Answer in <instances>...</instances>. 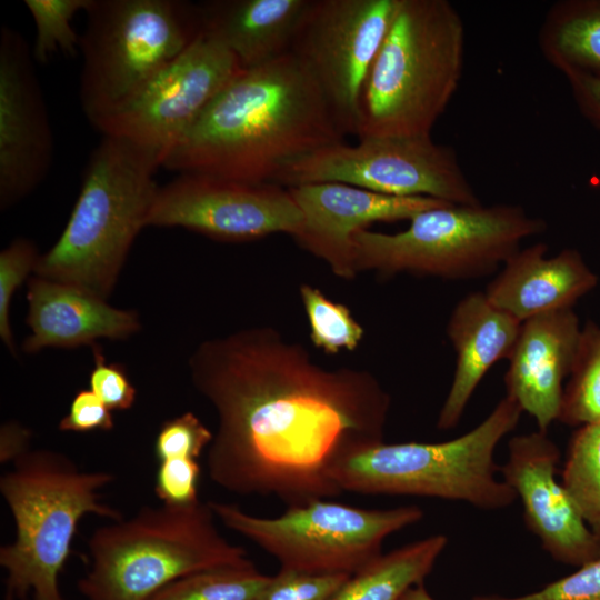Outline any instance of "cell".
<instances>
[{
	"instance_id": "cell-6",
	"label": "cell",
	"mask_w": 600,
	"mask_h": 600,
	"mask_svg": "<svg viewBox=\"0 0 600 600\" xmlns=\"http://www.w3.org/2000/svg\"><path fill=\"white\" fill-rule=\"evenodd\" d=\"M216 518L210 501L162 503L96 529L79 591L87 600H148L187 574L249 561L244 548L218 531Z\"/></svg>"
},
{
	"instance_id": "cell-9",
	"label": "cell",
	"mask_w": 600,
	"mask_h": 600,
	"mask_svg": "<svg viewBox=\"0 0 600 600\" xmlns=\"http://www.w3.org/2000/svg\"><path fill=\"white\" fill-rule=\"evenodd\" d=\"M80 40V100L93 123L132 98L201 30L198 6L176 0H90Z\"/></svg>"
},
{
	"instance_id": "cell-36",
	"label": "cell",
	"mask_w": 600,
	"mask_h": 600,
	"mask_svg": "<svg viewBox=\"0 0 600 600\" xmlns=\"http://www.w3.org/2000/svg\"><path fill=\"white\" fill-rule=\"evenodd\" d=\"M113 427L112 411L90 389L74 394L58 424L59 430L71 432L109 431Z\"/></svg>"
},
{
	"instance_id": "cell-41",
	"label": "cell",
	"mask_w": 600,
	"mask_h": 600,
	"mask_svg": "<svg viewBox=\"0 0 600 600\" xmlns=\"http://www.w3.org/2000/svg\"><path fill=\"white\" fill-rule=\"evenodd\" d=\"M24 600H29V598L24 599Z\"/></svg>"
},
{
	"instance_id": "cell-31",
	"label": "cell",
	"mask_w": 600,
	"mask_h": 600,
	"mask_svg": "<svg viewBox=\"0 0 600 600\" xmlns=\"http://www.w3.org/2000/svg\"><path fill=\"white\" fill-rule=\"evenodd\" d=\"M349 574L308 573L280 568L251 600H329Z\"/></svg>"
},
{
	"instance_id": "cell-16",
	"label": "cell",
	"mask_w": 600,
	"mask_h": 600,
	"mask_svg": "<svg viewBox=\"0 0 600 600\" xmlns=\"http://www.w3.org/2000/svg\"><path fill=\"white\" fill-rule=\"evenodd\" d=\"M560 450L540 430L512 437L501 479L522 504L527 528L556 561L581 567L600 558V539L556 479Z\"/></svg>"
},
{
	"instance_id": "cell-19",
	"label": "cell",
	"mask_w": 600,
	"mask_h": 600,
	"mask_svg": "<svg viewBox=\"0 0 600 600\" xmlns=\"http://www.w3.org/2000/svg\"><path fill=\"white\" fill-rule=\"evenodd\" d=\"M29 336L24 353L44 348L93 346L99 339L124 340L140 328L137 311L110 306L77 286L36 276L27 290Z\"/></svg>"
},
{
	"instance_id": "cell-33",
	"label": "cell",
	"mask_w": 600,
	"mask_h": 600,
	"mask_svg": "<svg viewBox=\"0 0 600 600\" xmlns=\"http://www.w3.org/2000/svg\"><path fill=\"white\" fill-rule=\"evenodd\" d=\"M471 600H600V558L532 593L519 597L478 594Z\"/></svg>"
},
{
	"instance_id": "cell-28",
	"label": "cell",
	"mask_w": 600,
	"mask_h": 600,
	"mask_svg": "<svg viewBox=\"0 0 600 600\" xmlns=\"http://www.w3.org/2000/svg\"><path fill=\"white\" fill-rule=\"evenodd\" d=\"M300 299L310 326L312 343L328 354L354 350L364 337L350 309L328 298L319 288L302 283Z\"/></svg>"
},
{
	"instance_id": "cell-22",
	"label": "cell",
	"mask_w": 600,
	"mask_h": 600,
	"mask_svg": "<svg viewBox=\"0 0 600 600\" xmlns=\"http://www.w3.org/2000/svg\"><path fill=\"white\" fill-rule=\"evenodd\" d=\"M311 0H216L198 4L201 29L221 42L242 69L290 52Z\"/></svg>"
},
{
	"instance_id": "cell-20",
	"label": "cell",
	"mask_w": 600,
	"mask_h": 600,
	"mask_svg": "<svg viewBox=\"0 0 600 600\" xmlns=\"http://www.w3.org/2000/svg\"><path fill=\"white\" fill-rule=\"evenodd\" d=\"M548 244L520 248L500 268L483 291L488 300L520 322L572 309L594 289L599 278L573 248L547 257Z\"/></svg>"
},
{
	"instance_id": "cell-26",
	"label": "cell",
	"mask_w": 600,
	"mask_h": 600,
	"mask_svg": "<svg viewBox=\"0 0 600 600\" xmlns=\"http://www.w3.org/2000/svg\"><path fill=\"white\" fill-rule=\"evenodd\" d=\"M268 578L249 560L187 574L148 600H251Z\"/></svg>"
},
{
	"instance_id": "cell-27",
	"label": "cell",
	"mask_w": 600,
	"mask_h": 600,
	"mask_svg": "<svg viewBox=\"0 0 600 600\" xmlns=\"http://www.w3.org/2000/svg\"><path fill=\"white\" fill-rule=\"evenodd\" d=\"M561 483L589 526L600 519V421L571 436Z\"/></svg>"
},
{
	"instance_id": "cell-40",
	"label": "cell",
	"mask_w": 600,
	"mask_h": 600,
	"mask_svg": "<svg viewBox=\"0 0 600 600\" xmlns=\"http://www.w3.org/2000/svg\"><path fill=\"white\" fill-rule=\"evenodd\" d=\"M590 528L592 529V531L598 536V538L600 539V519H598L597 521H594L593 523L590 524Z\"/></svg>"
},
{
	"instance_id": "cell-34",
	"label": "cell",
	"mask_w": 600,
	"mask_h": 600,
	"mask_svg": "<svg viewBox=\"0 0 600 600\" xmlns=\"http://www.w3.org/2000/svg\"><path fill=\"white\" fill-rule=\"evenodd\" d=\"M93 367L89 374V389L111 410H129L137 396L126 369L109 362L99 344L92 346Z\"/></svg>"
},
{
	"instance_id": "cell-7",
	"label": "cell",
	"mask_w": 600,
	"mask_h": 600,
	"mask_svg": "<svg viewBox=\"0 0 600 600\" xmlns=\"http://www.w3.org/2000/svg\"><path fill=\"white\" fill-rule=\"evenodd\" d=\"M522 412L504 396L482 422L456 439L367 446L343 457L332 480L342 492L439 498L482 510L508 508L518 498L497 478L494 450L517 428Z\"/></svg>"
},
{
	"instance_id": "cell-30",
	"label": "cell",
	"mask_w": 600,
	"mask_h": 600,
	"mask_svg": "<svg viewBox=\"0 0 600 600\" xmlns=\"http://www.w3.org/2000/svg\"><path fill=\"white\" fill-rule=\"evenodd\" d=\"M40 254L34 243L17 238L0 252V338L17 357V348L9 320L10 303L18 288L34 272Z\"/></svg>"
},
{
	"instance_id": "cell-21",
	"label": "cell",
	"mask_w": 600,
	"mask_h": 600,
	"mask_svg": "<svg viewBox=\"0 0 600 600\" xmlns=\"http://www.w3.org/2000/svg\"><path fill=\"white\" fill-rule=\"evenodd\" d=\"M521 323L493 306L484 292H471L458 301L447 323L456 370L438 414V429L449 430L459 423L484 374L496 362L510 358Z\"/></svg>"
},
{
	"instance_id": "cell-17",
	"label": "cell",
	"mask_w": 600,
	"mask_h": 600,
	"mask_svg": "<svg viewBox=\"0 0 600 600\" xmlns=\"http://www.w3.org/2000/svg\"><path fill=\"white\" fill-rule=\"evenodd\" d=\"M302 213L291 237L304 250L326 261L342 279L358 273L353 262V234L373 222L410 220L444 201L428 197H397L339 182L288 188Z\"/></svg>"
},
{
	"instance_id": "cell-14",
	"label": "cell",
	"mask_w": 600,
	"mask_h": 600,
	"mask_svg": "<svg viewBox=\"0 0 600 600\" xmlns=\"http://www.w3.org/2000/svg\"><path fill=\"white\" fill-rule=\"evenodd\" d=\"M302 213L288 188L200 173L160 187L147 227L184 228L224 241L294 234Z\"/></svg>"
},
{
	"instance_id": "cell-11",
	"label": "cell",
	"mask_w": 600,
	"mask_h": 600,
	"mask_svg": "<svg viewBox=\"0 0 600 600\" xmlns=\"http://www.w3.org/2000/svg\"><path fill=\"white\" fill-rule=\"evenodd\" d=\"M339 182L397 197L481 204L453 148L431 136H373L334 143L287 164L273 183L284 188Z\"/></svg>"
},
{
	"instance_id": "cell-35",
	"label": "cell",
	"mask_w": 600,
	"mask_h": 600,
	"mask_svg": "<svg viewBox=\"0 0 600 600\" xmlns=\"http://www.w3.org/2000/svg\"><path fill=\"white\" fill-rule=\"evenodd\" d=\"M201 468L197 459L158 461L154 493L168 506H187L199 501L198 487Z\"/></svg>"
},
{
	"instance_id": "cell-25",
	"label": "cell",
	"mask_w": 600,
	"mask_h": 600,
	"mask_svg": "<svg viewBox=\"0 0 600 600\" xmlns=\"http://www.w3.org/2000/svg\"><path fill=\"white\" fill-rule=\"evenodd\" d=\"M558 421L571 427L600 421V326L593 321L581 328Z\"/></svg>"
},
{
	"instance_id": "cell-15",
	"label": "cell",
	"mask_w": 600,
	"mask_h": 600,
	"mask_svg": "<svg viewBox=\"0 0 600 600\" xmlns=\"http://www.w3.org/2000/svg\"><path fill=\"white\" fill-rule=\"evenodd\" d=\"M32 52L3 27L0 38V207L16 204L44 179L53 152L48 111Z\"/></svg>"
},
{
	"instance_id": "cell-8",
	"label": "cell",
	"mask_w": 600,
	"mask_h": 600,
	"mask_svg": "<svg viewBox=\"0 0 600 600\" xmlns=\"http://www.w3.org/2000/svg\"><path fill=\"white\" fill-rule=\"evenodd\" d=\"M546 229L542 218L519 204L443 203L416 214L397 233L357 231L353 262L357 273L471 280L500 270L523 240Z\"/></svg>"
},
{
	"instance_id": "cell-13",
	"label": "cell",
	"mask_w": 600,
	"mask_h": 600,
	"mask_svg": "<svg viewBox=\"0 0 600 600\" xmlns=\"http://www.w3.org/2000/svg\"><path fill=\"white\" fill-rule=\"evenodd\" d=\"M241 70L232 52L201 29L132 98L92 124L102 136L122 138L158 152L163 161Z\"/></svg>"
},
{
	"instance_id": "cell-29",
	"label": "cell",
	"mask_w": 600,
	"mask_h": 600,
	"mask_svg": "<svg viewBox=\"0 0 600 600\" xmlns=\"http://www.w3.org/2000/svg\"><path fill=\"white\" fill-rule=\"evenodd\" d=\"M90 0H26L36 24L33 59L47 62L56 52L74 56L81 37L71 26L78 11H86Z\"/></svg>"
},
{
	"instance_id": "cell-24",
	"label": "cell",
	"mask_w": 600,
	"mask_h": 600,
	"mask_svg": "<svg viewBox=\"0 0 600 600\" xmlns=\"http://www.w3.org/2000/svg\"><path fill=\"white\" fill-rule=\"evenodd\" d=\"M448 544L433 534L381 554L351 574L329 600H400L412 587L423 584Z\"/></svg>"
},
{
	"instance_id": "cell-32",
	"label": "cell",
	"mask_w": 600,
	"mask_h": 600,
	"mask_svg": "<svg viewBox=\"0 0 600 600\" xmlns=\"http://www.w3.org/2000/svg\"><path fill=\"white\" fill-rule=\"evenodd\" d=\"M213 432L191 411L166 420L154 440L157 461L197 459L208 449Z\"/></svg>"
},
{
	"instance_id": "cell-5",
	"label": "cell",
	"mask_w": 600,
	"mask_h": 600,
	"mask_svg": "<svg viewBox=\"0 0 600 600\" xmlns=\"http://www.w3.org/2000/svg\"><path fill=\"white\" fill-rule=\"evenodd\" d=\"M0 479V492L14 521L16 537L0 549L7 571L6 600H64L59 577L71 552L80 520L96 514L123 518L101 502L106 471H83L68 456L30 449Z\"/></svg>"
},
{
	"instance_id": "cell-18",
	"label": "cell",
	"mask_w": 600,
	"mask_h": 600,
	"mask_svg": "<svg viewBox=\"0 0 600 600\" xmlns=\"http://www.w3.org/2000/svg\"><path fill=\"white\" fill-rule=\"evenodd\" d=\"M573 309L532 317L521 323L504 374L506 396L548 432L558 420L563 381L569 377L581 333Z\"/></svg>"
},
{
	"instance_id": "cell-10",
	"label": "cell",
	"mask_w": 600,
	"mask_h": 600,
	"mask_svg": "<svg viewBox=\"0 0 600 600\" xmlns=\"http://www.w3.org/2000/svg\"><path fill=\"white\" fill-rule=\"evenodd\" d=\"M229 529L273 556L281 568L308 573L353 574L382 554L383 540L419 522L417 506L362 509L326 499L288 507L276 518H260L233 503L210 501Z\"/></svg>"
},
{
	"instance_id": "cell-23",
	"label": "cell",
	"mask_w": 600,
	"mask_h": 600,
	"mask_svg": "<svg viewBox=\"0 0 600 600\" xmlns=\"http://www.w3.org/2000/svg\"><path fill=\"white\" fill-rule=\"evenodd\" d=\"M544 60L566 78L600 80V0H559L538 30Z\"/></svg>"
},
{
	"instance_id": "cell-3",
	"label": "cell",
	"mask_w": 600,
	"mask_h": 600,
	"mask_svg": "<svg viewBox=\"0 0 600 600\" xmlns=\"http://www.w3.org/2000/svg\"><path fill=\"white\" fill-rule=\"evenodd\" d=\"M161 156L129 140L102 136L87 163L69 220L40 254L36 276L70 283L108 300L159 186Z\"/></svg>"
},
{
	"instance_id": "cell-1",
	"label": "cell",
	"mask_w": 600,
	"mask_h": 600,
	"mask_svg": "<svg viewBox=\"0 0 600 600\" xmlns=\"http://www.w3.org/2000/svg\"><path fill=\"white\" fill-rule=\"evenodd\" d=\"M188 366L217 416L208 473L229 492L274 496L288 507L337 497L336 464L383 442L391 397L378 378L324 368L270 326L206 340Z\"/></svg>"
},
{
	"instance_id": "cell-12",
	"label": "cell",
	"mask_w": 600,
	"mask_h": 600,
	"mask_svg": "<svg viewBox=\"0 0 600 600\" xmlns=\"http://www.w3.org/2000/svg\"><path fill=\"white\" fill-rule=\"evenodd\" d=\"M400 0H311L290 53L326 99L340 130L357 134L368 72Z\"/></svg>"
},
{
	"instance_id": "cell-2",
	"label": "cell",
	"mask_w": 600,
	"mask_h": 600,
	"mask_svg": "<svg viewBox=\"0 0 600 600\" xmlns=\"http://www.w3.org/2000/svg\"><path fill=\"white\" fill-rule=\"evenodd\" d=\"M344 137L317 83L289 52L242 69L167 153L162 167L273 183L290 162Z\"/></svg>"
},
{
	"instance_id": "cell-37",
	"label": "cell",
	"mask_w": 600,
	"mask_h": 600,
	"mask_svg": "<svg viewBox=\"0 0 600 600\" xmlns=\"http://www.w3.org/2000/svg\"><path fill=\"white\" fill-rule=\"evenodd\" d=\"M579 112L600 130V80L582 76L566 78Z\"/></svg>"
},
{
	"instance_id": "cell-38",
	"label": "cell",
	"mask_w": 600,
	"mask_h": 600,
	"mask_svg": "<svg viewBox=\"0 0 600 600\" xmlns=\"http://www.w3.org/2000/svg\"><path fill=\"white\" fill-rule=\"evenodd\" d=\"M31 431L17 421H8L0 429V461L8 463L30 450Z\"/></svg>"
},
{
	"instance_id": "cell-4",
	"label": "cell",
	"mask_w": 600,
	"mask_h": 600,
	"mask_svg": "<svg viewBox=\"0 0 600 600\" xmlns=\"http://www.w3.org/2000/svg\"><path fill=\"white\" fill-rule=\"evenodd\" d=\"M463 20L448 0H400L364 81L358 139L431 136L463 72Z\"/></svg>"
},
{
	"instance_id": "cell-39",
	"label": "cell",
	"mask_w": 600,
	"mask_h": 600,
	"mask_svg": "<svg viewBox=\"0 0 600 600\" xmlns=\"http://www.w3.org/2000/svg\"><path fill=\"white\" fill-rule=\"evenodd\" d=\"M400 600H434L423 584L410 588Z\"/></svg>"
}]
</instances>
